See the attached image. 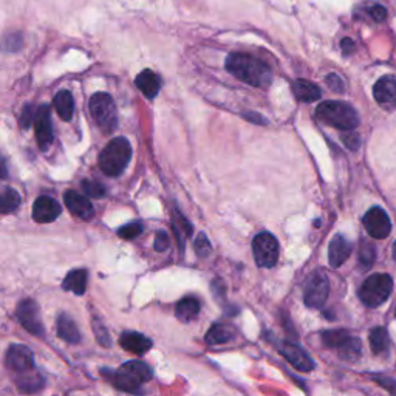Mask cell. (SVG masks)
<instances>
[{
  "label": "cell",
  "mask_w": 396,
  "mask_h": 396,
  "mask_svg": "<svg viewBox=\"0 0 396 396\" xmlns=\"http://www.w3.org/2000/svg\"><path fill=\"white\" fill-rule=\"evenodd\" d=\"M226 70L237 79L252 87L266 88L272 82V71L257 57L245 53H232L226 59Z\"/></svg>",
  "instance_id": "cell-1"
},
{
  "label": "cell",
  "mask_w": 396,
  "mask_h": 396,
  "mask_svg": "<svg viewBox=\"0 0 396 396\" xmlns=\"http://www.w3.org/2000/svg\"><path fill=\"white\" fill-rule=\"evenodd\" d=\"M316 116L326 124L339 129L343 132H352L359 124V115L347 102L326 101L317 106Z\"/></svg>",
  "instance_id": "cell-2"
},
{
  "label": "cell",
  "mask_w": 396,
  "mask_h": 396,
  "mask_svg": "<svg viewBox=\"0 0 396 396\" xmlns=\"http://www.w3.org/2000/svg\"><path fill=\"white\" fill-rule=\"evenodd\" d=\"M132 158V146L127 138H113L100 153V167L107 177H118Z\"/></svg>",
  "instance_id": "cell-3"
},
{
  "label": "cell",
  "mask_w": 396,
  "mask_h": 396,
  "mask_svg": "<svg viewBox=\"0 0 396 396\" xmlns=\"http://www.w3.org/2000/svg\"><path fill=\"white\" fill-rule=\"evenodd\" d=\"M152 368L142 361L122 364L116 372L110 373V382L122 392L136 393L144 382L152 379Z\"/></svg>",
  "instance_id": "cell-4"
},
{
  "label": "cell",
  "mask_w": 396,
  "mask_h": 396,
  "mask_svg": "<svg viewBox=\"0 0 396 396\" xmlns=\"http://www.w3.org/2000/svg\"><path fill=\"white\" fill-rule=\"evenodd\" d=\"M88 107L101 131L106 135L113 133L116 126H118V113H116V106L112 96L104 92L95 93L90 98Z\"/></svg>",
  "instance_id": "cell-5"
},
{
  "label": "cell",
  "mask_w": 396,
  "mask_h": 396,
  "mask_svg": "<svg viewBox=\"0 0 396 396\" xmlns=\"http://www.w3.org/2000/svg\"><path fill=\"white\" fill-rule=\"evenodd\" d=\"M393 290V281L388 274H373L367 277L359 288L361 302L368 308L384 303Z\"/></svg>",
  "instance_id": "cell-6"
},
{
  "label": "cell",
  "mask_w": 396,
  "mask_h": 396,
  "mask_svg": "<svg viewBox=\"0 0 396 396\" xmlns=\"http://www.w3.org/2000/svg\"><path fill=\"white\" fill-rule=\"evenodd\" d=\"M252 254L261 268H272L279 261V242L270 232L257 234L252 240Z\"/></svg>",
  "instance_id": "cell-7"
},
{
  "label": "cell",
  "mask_w": 396,
  "mask_h": 396,
  "mask_svg": "<svg viewBox=\"0 0 396 396\" xmlns=\"http://www.w3.org/2000/svg\"><path fill=\"white\" fill-rule=\"evenodd\" d=\"M330 293V282L323 271H316L308 279L303 290L305 305L310 308H321Z\"/></svg>",
  "instance_id": "cell-8"
},
{
  "label": "cell",
  "mask_w": 396,
  "mask_h": 396,
  "mask_svg": "<svg viewBox=\"0 0 396 396\" xmlns=\"http://www.w3.org/2000/svg\"><path fill=\"white\" fill-rule=\"evenodd\" d=\"M364 228L368 232V236L373 238L382 240L392 232V222L388 218L387 212L382 207H372L366 216H364Z\"/></svg>",
  "instance_id": "cell-9"
},
{
  "label": "cell",
  "mask_w": 396,
  "mask_h": 396,
  "mask_svg": "<svg viewBox=\"0 0 396 396\" xmlns=\"http://www.w3.org/2000/svg\"><path fill=\"white\" fill-rule=\"evenodd\" d=\"M16 316L21 326L30 331L31 334L35 336H42L44 334V326L41 321V316H39V307L35 301L31 299H25L21 303L17 305Z\"/></svg>",
  "instance_id": "cell-10"
},
{
  "label": "cell",
  "mask_w": 396,
  "mask_h": 396,
  "mask_svg": "<svg viewBox=\"0 0 396 396\" xmlns=\"http://www.w3.org/2000/svg\"><path fill=\"white\" fill-rule=\"evenodd\" d=\"M277 348L279 352L282 353L283 358L287 359L294 368H297L299 372H311L316 366L313 358H311L301 346H297V343L282 342Z\"/></svg>",
  "instance_id": "cell-11"
},
{
  "label": "cell",
  "mask_w": 396,
  "mask_h": 396,
  "mask_svg": "<svg viewBox=\"0 0 396 396\" xmlns=\"http://www.w3.org/2000/svg\"><path fill=\"white\" fill-rule=\"evenodd\" d=\"M36 141L41 151H47L53 142V126H51V115L48 106H41L36 110L35 116Z\"/></svg>",
  "instance_id": "cell-12"
},
{
  "label": "cell",
  "mask_w": 396,
  "mask_h": 396,
  "mask_svg": "<svg viewBox=\"0 0 396 396\" xmlns=\"http://www.w3.org/2000/svg\"><path fill=\"white\" fill-rule=\"evenodd\" d=\"M373 96L379 106L392 112L396 109V77L392 75L382 76L373 87Z\"/></svg>",
  "instance_id": "cell-13"
},
{
  "label": "cell",
  "mask_w": 396,
  "mask_h": 396,
  "mask_svg": "<svg viewBox=\"0 0 396 396\" xmlns=\"http://www.w3.org/2000/svg\"><path fill=\"white\" fill-rule=\"evenodd\" d=\"M6 364L16 373L28 372V370L35 368L33 353H31L28 347L15 343V346L8 348V353H6Z\"/></svg>",
  "instance_id": "cell-14"
},
{
  "label": "cell",
  "mask_w": 396,
  "mask_h": 396,
  "mask_svg": "<svg viewBox=\"0 0 396 396\" xmlns=\"http://www.w3.org/2000/svg\"><path fill=\"white\" fill-rule=\"evenodd\" d=\"M62 207L55 198L39 197L33 205V218L37 223H51L61 216Z\"/></svg>",
  "instance_id": "cell-15"
},
{
  "label": "cell",
  "mask_w": 396,
  "mask_h": 396,
  "mask_svg": "<svg viewBox=\"0 0 396 396\" xmlns=\"http://www.w3.org/2000/svg\"><path fill=\"white\" fill-rule=\"evenodd\" d=\"M64 203H66L67 209L77 218L90 220L95 214L90 197L81 196V194H77L75 191L66 192V196H64Z\"/></svg>",
  "instance_id": "cell-16"
},
{
  "label": "cell",
  "mask_w": 396,
  "mask_h": 396,
  "mask_svg": "<svg viewBox=\"0 0 396 396\" xmlns=\"http://www.w3.org/2000/svg\"><path fill=\"white\" fill-rule=\"evenodd\" d=\"M353 251V245L348 242V240L337 234V236L333 237V240L330 242V248H328V261L330 265L333 268H339L341 265L346 263L347 258L350 257Z\"/></svg>",
  "instance_id": "cell-17"
},
{
  "label": "cell",
  "mask_w": 396,
  "mask_h": 396,
  "mask_svg": "<svg viewBox=\"0 0 396 396\" xmlns=\"http://www.w3.org/2000/svg\"><path fill=\"white\" fill-rule=\"evenodd\" d=\"M120 346L133 355H144L152 348V341L136 331H126L120 337Z\"/></svg>",
  "instance_id": "cell-18"
},
{
  "label": "cell",
  "mask_w": 396,
  "mask_h": 396,
  "mask_svg": "<svg viewBox=\"0 0 396 396\" xmlns=\"http://www.w3.org/2000/svg\"><path fill=\"white\" fill-rule=\"evenodd\" d=\"M135 84H136V87L141 90L142 95H144L149 100H153L155 96L160 93V88H161L160 77L155 75L152 70L141 71V73L136 76Z\"/></svg>",
  "instance_id": "cell-19"
},
{
  "label": "cell",
  "mask_w": 396,
  "mask_h": 396,
  "mask_svg": "<svg viewBox=\"0 0 396 396\" xmlns=\"http://www.w3.org/2000/svg\"><path fill=\"white\" fill-rule=\"evenodd\" d=\"M293 95L297 101L301 102H313L321 98V88L316 86L314 82H310L307 79H297L291 86Z\"/></svg>",
  "instance_id": "cell-20"
},
{
  "label": "cell",
  "mask_w": 396,
  "mask_h": 396,
  "mask_svg": "<svg viewBox=\"0 0 396 396\" xmlns=\"http://www.w3.org/2000/svg\"><path fill=\"white\" fill-rule=\"evenodd\" d=\"M88 281V271L87 270H73L70 271L62 282V288L66 291H71L77 296H82L86 293Z\"/></svg>",
  "instance_id": "cell-21"
},
{
  "label": "cell",
  "mask_w": 396,
  "mask_h": 396,
  "mask_svg": "<svg viewBox=\"0 0 396 396\" xmlns=\"http://www.w3.org/2000/svg\"><path fill=\"white\" fill-rule=\"evenodd\" d=\"M16 386L22 393H36L44 387L42 376L33 370L28 372L17 373L16 376Z\"/></svg>",
  "instance_id": "cell-22"
},
{
  "label": "cell",
  "mask_w": 396,
  "mask_h": 396,
  "mask_svg": "<svg viewBox=\"0 0 396 396\" xmlns=\"http://www.w3.org/2000/svg\"><path fill=\"white\" fill-rule=\"evenodd\" d=\"M57 336L68 343L81 342L79 330H77L75 321L68 314H61L57 317Z\"/></svg>",
  "instance_id": "cell-23"
},
{
  "label": "cell",
  "mask_w": 396,
  "mask_h": 396,
  "mask_svg": "<svg viewBox=\"0 0 396 396\" xmlns=\"http://www.w3.org/2000/svg\"><path fill=\"white\" fill-rule=\"evenodd\" d=\"M236 336V331L232 327L225 326V323H216L209 330H207L205 341L209 346H218V343H226Z\"/></svg>",
  "instance_id": "cell-24"
},
{
  "label": "cell",
  "mask_w": 396,
  "mask_h": 396,
  "mask_svg": "<svg viewBox=\"0 0 396 396\" xmlns=\"http://www.w3.org/2000/svg\"><path fill=\"white\" fill-rule=\"evenodd\" d=\"M175 313L181 322H191L200 314V302L196 297H185L177 303Z\"/></svg>",
  "instance_id": "cell-25"
},
{
  "label": "cell",
  "mask_w": 396,
  "mask_h": 396,
  "mask_svg": "<svg viewBox=\"0 0 396 396\" xmlns=\"http://www.w3.org/2000/svg\"><path fill=\"white\" fill-rule=\"evenodd\" d=\"M55 109L57 115L61 116V120L64 121H70L73 118V112H75V101L73 96L68 92V90H61L59 93L55 96Z\"/></svg>",
  "instance_id": "cell-26"
},
{
  "label": "cell",
  "mask_w": 396,
  "mask_h": 396,
  "mask_svg": "<svg viewBox=\"0 0 396 396\" xmlns=\"http://www.w3.org/2000/svg\"><path fill=\"white\" fill-rule=\"evenodd\" d=\"M370 347H372L375 355H381L387 352L388 346H390V339H388V333L384 327H375L370 331Z\"/></svg>",
  "instance_id": "cell-27"
},
{
  "label": "cell",
  "mask_w": 396,
  "mask_h": 396,
  "mask_svg": "<svg viewBox=\"0 0 396 396\" xmlns=\"http://www.w3.org/2000/svg\"><path fill=\"white\" fill-rule=\"evenodd\" d=\"M350 337L352 336H350L348 331L346 330H328V331H323L321 339L328 348L339 350L343 343L350 339Z\"/></svg>",
  "instance_id": "cell-28"
},
{
  "label": "cell",
  "mask_w": 396,
  "mask_h": 396,
  "mask_svg": "<svg viewBox=\"0 0 396 396\" xmlns=\"http://www.w3.org/2000/svg\"><path fill=\"white\" fill-rule=\"evenodd\" d=\"M21 206V196L12 187H5L2 192V198H0V209L3 214L15 212L17 207Z\"/></svg>",
  "instance_id": "cell-29"
},
{
  "label": "cell",
  "mask_w": 396,
  "mask_h": 396,
  "mask_svg": "<svg viewBox=\"0 0 396 396\" xmlns=\"http://www.w3.org/2000/svg\"><path fill=\"white\" fill-rule=\"evenodd\" d=\"M362 352V343L358 337H350V339L343 343V346L337 350L341 358L343 361H356L361 356Z\"/></svg>",
  "instance_id": "cell-30"
},
{
  "label": "cell",
  "mask_w": 396,
  "mask_h": 396,
  "mask_svg": "<svg viewBox=\"0 0 396 396\" xmlns=\"http://www.w3.org/2000/svg\"><path fill=\"white\" fill-rule=\"evenodd\" d=\"M173 229L177 232L178 236V242L180 245L183 246V237H191L192 234V225L187 222V220L181 216L180 212H175V217H173Z\"/></svg>",
  "instance_id": "cell-31"
},
{
  "label": "cell",
  "mask_w": 396,
  "mask_h": 396,
  "mask_svg": "<svg viewBox=\"0 0 396 396\" xmlns=\"http://www.w3.org/2000/svg\"><path fill=\"white\" fill-rule=\"evenodd\" d=\"M376 258V249L372 243L362 242L359 248V263L362 268H370L375 263Z\"/></svg>",
  "instance_id": "cell-32"
},
{
  "label": "cell",
  "mask_w": 396,
  "mask_h": 396,
  "mask_svg": "<svg viewBox=\"0 0 396 396\" xmlns=\"http://www.w3.org/2000/svg\"><path fill=\"white\" fill-rule=\"evenodd\" d=\"M82 189L90 198H102L106 196V187L98 181H82Z\"/></svg>",
  "instance_id": "cell-33"
},
{
  "label": "cell",
  "mask_w": 396,
  "mask_h": 396,
  "mask_svg": "<svg viewBox=\"0 0 396 396\" xmlns=\"http://www.w3.org/2000/svg\"><path fill=\"white\" fill-rule=\"evenodd\" d=\"M142 232V225L140 222H131L126 226H122L118 231V236L124 240H133Z\"/></svg>",
  "instance_id": "cell-34"
},
{
  "label": "cell",
  "mask_w": 396,
  "mask_h": 396,
  "mask_svg": "<svg viewBox=\"0 0 396 396\" xmlns=\"http://www.w3.org/2000/svg\"><path fill=\"white\" fill-rule=\"evenodd\" d=\"M211 249H212V246H211L209 240H207V237L205 236V234H198V238L196 240V251H197L198 257L201 258L207 257L211 254Z\"/></svg>",
  "instance_id": "cell-35"
},
{
  "label": "cell",
  "mask_w": 396,
  "mask_h": 396,
  "mask_svg": "<svg viewBox=\"0 0 396 396\" xmlns=\"http://www.w3.org/2000/svg\"><path fill=\"white\" fill-rule=\"evenodd\" d=\"M326 82H327V86L336 93H343V92H346V84H343L342 77L339 75H336V73L328 75L326 77Z\"/></svg>",
  "instance_id": "cell-36"
},
{
  "label": "cell",
  "mask_w": 396,
  "mask_h": 396,
  "mask_svg": "<svg viewBox=\"0 0 396 396\" xmlns=\"http://www.w3.org/2000/svg\"><path fill=\"white\" fill-rule=\"evenodd\" d=\"M367 12H368V16L372 17L373 21H376V22L386 21V17H387V10L384 8V6L378 5V3L367 6Z\"/></svg>",
  "instance_id": "cell-37"
},
{
  "label": "cell",
  "mask_w": 396,
  "mask_h": 396,
  "mask_svg": "<svg viewBox=\"0 0 396 396\" xmlns=\"http://www.w3.org/2000/svg\"><path fill=\"white\" fill-rule=\"evenodd\" d=\"M169 245H171V240H169L167 232L158 231L157 236H155V249H157L158 252L166 251L169 248Z\"/></svg>",
  "instance_id": "cell-38"
},
{
  "label": "cell",
  "mask_w": 396,
  "mask_h": 396,
  "mask_svg": "<svg viewBox=\"0 0 396 396\" xmlns=\"http://www.w3.org/2000/svg\"><path fill=\"white\" fill-rule=\"evenodd\" d=\"M33 106L31 104H27V106L23 107L22 110V115H21V127L22 129H28L31 126V122H33Z\"/></svg>",
  "instance_id": "cell-39"
},
{
  "label": "cell",
  "mask_w": 396,
  "mask_h": 396,
  "mask_svg": "<svg viewBox=\"0 0 396 396\" xmlns=\"http://www.w3.org/2000/svg\"><path fill=\"white\" fill-rule=\"evenodd\" d=\"M93 328H95L96 339H98V342L102 343L104 347H109V346H110V341H109L107 331L102 328V323H101L100 321H95V322H93Z\"/></svg>",
  "instance_id": "cell-40"
},
{
  "label": "cell",
  "mask_w": 396,
  "mask_h": 396,
  "mask_svg": "<svg viewBox=\"0 0 396 396\" xmlns=\"http://www.w3.org/2000/svg\"><path fill=\"white\" fill-rule=\"evenodd\" d=\"M342 142L350 149V151H356V149L359 147V142H361L359 135L353 133V131H352V133L342 135Z\"/></svg>",
  "instance_id": "cell-41"
},
{
  "label": "cell",
  "mask_w": 396,
  "mask_h": 396,
  "mask_svg": "<svg viewBox=\"0 0 396 396\" xmlns=\"http://www.w3.org/2000/svg\"><path fill=\"white\" fill-rule=\"evenodd\" d=\"M341 48H342V53L347 56V55H352V53H353L355 48H356V45H355V42L352 41V39L346 37V39H342Z\"/></svg>",
  "instance_id": "cell-42"
},
{
  "label": "cell",
  "mask_w": 396,
  "mask_h": 396,
  "mask_svg": "<svg viewBox=\"0 0 396 396\" xmlns=\"http://www.w3.org/2000/svg\"><path fill=\"white\" fill-rule=\"evenodd\" d=\"M246 118H249V120H254V121H257V122H266L262 116H256V115H251V113H248V115H245Z\"/></svg>",
  "instance_id": "cell-43"
},
{
  "label": "cell",
  "mask_w": 396,
  "mask_h": 396,
  "mask_svg": "<svg viewBox=\"0 0 396 396\" xmlns=\"http://www.w3.org/2000/svg\"><path fill=\"white\" fill-rule=\"evenodd\" d=\"M393 258L396 261V242L393 243Z\"/></svg>",
  "instance_id": "cell-44"
}]
</instances>
